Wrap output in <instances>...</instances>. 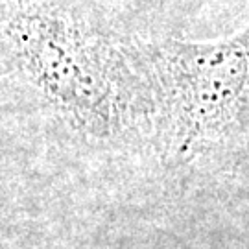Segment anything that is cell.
I'll use <instances>...</instances> for the list:
<instances>
[{"label": "cell", "instance_id": "1", "mask_svg": "<svg viewBox=\"0 0 249 249\" xmlns=\"http://www.w3.org/2000/svg\"><path fill=\"white\" fill-rule=\"evenodd\" d=\"M141 36L100 0H0L4 122L94 155L155 157Z\"/></svg>", "mask_w": 249, "mask_h": 249}, {"label": "cell", "instance_id": "2", "mask_svg": "<svg viewBox=\"0 0 249 249\" xmlns=\"http://www.w3.org/2000/svg\"><path fill=\"white\" fill-rule=\"evenodd\" d=\"M141 53L160 162L188 166L249 150V24L209 39L142 34Z\"/></svg>", "mask_w": 249, "mask_h": 249}, {"label": "cell", "instance_id": "3", "mask_svg": "<svg viewBox=\"0 0 249 249\" xmlns=\"http://www.w3.org/2000/svg\"><path fill=\"white\" fill-rule=\"evenodd\" d=\"M2 249H9V248H8V244H6V242H2Z\"/></svg>", "mask_w": 249, "mask_h": 249}]
</instances>
